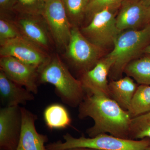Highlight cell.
I'll list each match as a JSON object with an SVG mask.
<instances>
[{
	"instance_id": "6da1fadb",
	"label": "cell",
	"mask_w": 150,
	"mask_h": 150,
	"mask_svg": "<svg viewBox=\"0 0 150 150\" xmlns=\"http://www.w3.org/2000/svg\"><path fill=\"white\" fill-rule=\"evenodd\" d=\"M79 118L89 117L93 126L87 129L89 137L109 134L114 137L129 139L131 118L127 110L109 97L86 94L79 106Z\"/></svg>"
},
{
	"instance_id": "44dd1931",
	"label": "cell",
	"mask_w": 150,
	"mask_h": 150,
	"mask_svg": "<svg viewBox=\"0 0 150 150\" xmlns=\"http://www.w3.org/2000/svg\"><path fill=\"white\" fill-rule=\"evenodd\" d=\"M150 139V111L131 118L129 139Z\"/></svg>"
},
{
	"instance_id": "d4e9b609",
	"label": "cell",
	"mask_w": 150,
	"mask_h": 150,
	"mask_svg": "<svg viewBox=\"0 0 150 150\" xmlns=\"http://www.w3.org/2000/svg\"><path fill=\"white\" fill-rule=\"evenodd\" d=\"M18 0H0L1 17H6L11 12L15 11Z\"/></svg>"
},
{
	"instance_id": "9c48e42d",
	"label": "cell",
	"mask_w": 150,
	"mask_h": 150,
	"mask_svg": "<svg viewBox=\"0 0 150 150\" xmlns=\"http://www.w3.org/2000/svg\"><path fill=\"white\" fill-rule=\"evenodd\" d=\"M1 56H11L40 70L50 60L48 52L21 37L8 41L0 47Z\"/></svg>"
},
{
	"instance_id": "30bf717a",
	"label": "cell",
	"mask_w": 150,
	"mask_h": 150,
	"mask_svg": "<svg viewBox=\"0 0 150 150\" xmlns=\"http://www.w3.org/2000/svg\"><path fill=\"white\" fill-rule=\"evenodd\" d=\"M0 69L11 80L34 94L38 93L39 70L11 56H1Z\"/></svg>"
},
{
	"instance_id": "ac0fdd59",
	"label": "cell",
	"mask_w": 150,
	"mask_h": 150,
	"mask_svg": "<svg viewBox=\"0 0 150 150\" xmlns=\"http://www.w3.org/2000/svg\"><path fill=\"white\" fill-rule=\"evenodd\" d=\"M124 73L139 85H150V56L133 60L124 69Z\"/></svg>"
},
{
	"instance_id": "8fae6325",
	"label": "cell",
	"mask_w": 150,
	"mask_h": 150,
	"mask_svg": "<svg viewBox=\"0 0 150 150\" xmlns=\"http://www.w3.org/2000/svg\"><path fill=\"white\" fill-rule=\"evenodd\" d=\"M21 107L4 106L0 109L1 150H16L17 147L21 129Z\"/></svg>"
},
{
	"instance_id": "83f0119b",
	"label": "cell",
	"mask_w": 150,
	"mask_h": 150,
	"mask_svg": "<svg viewBox=\"0 0 150 150\" xmlns=\"http://www.w3.org/2000/svg\"><path fill=\"white\" fill-rule=\"evenodd\" d=\"M147 6L150 8V0H142Z\"/></svg>"
},
{
	"instance_id": "7c38bea8",
	"label": "cell",
	"mask_w": 150,
	"mask_h": 150,
	"mask_svg": "<svg viewBox=\"0 0 150 150\" xmlns=\"http://www.w3.org/2000/svg\"><path fill=\"white\" fill-rule=\"evenodd\" d=\"M116 16L120 32L139 30L150 24V8L142 0H123Z\"/></svg>"
},
{
	"instance_id": "8992f818",
	"label": "cell",
	"mask_w": 150,
	"mask_h": 150,
	"mask_svg": "<svg viewBox=\"0 0 150 150\" xmlns=\"http://www.w3.org/2000/svg\"><path fill=\"white\" fill-rule=\"evenodd\" d=\"M117 11L105 9L94 15L87 25L80 30L91 42L103 50L114 46L120 33L117 27Z\"/></svg>"
},
{
	"instance_id": "4316f807",
	"label": "cell",
	"mask_w": 150,
	"mask_h": 150,
	"mask_svg": "<svg viewBox=\"0 0 150 150\" xmlns=\"http://www.w3.org/2000/svg\"><path fill=\"white\" fill-rule=\"evenodd\" d=\"M144 53L148 54V55H150V44L148 46H147L146 48H145Z\"/></svg>"
},
{
	"instance_id": "484cf974",
	"label": "cell",
	"mask_w": 150,
	"mask_h": 150,
	"mask_svg": "<svg viewBox=\"0 0 150 150\" xmlns=\"http://www.w3.org/2000/svg\"><path fill=\"white\" fill-rule=\"evenodd\" d=\"M66 150H100L96 149H91L88 148H76L74 149H69Z\"/></svg>"
},
{
	"instance_id": "2e32d148",
	"label": "cell",
	"mask_w": 150,
	"mask_h": 150,
	"mask_svg": "<svg viewBox=\"0 0 150 150\" xmlns=\"http://www.w3.org/2000/svg\"><path fill=\"white\" fill-rule=\"evenodd\" d=\"M138 86L129 76L115 80H111L108 83L110 97L124 110H128Z\"/></svg>"
},
{
	"instance_id": "3957f363",
	"label": "cell",
	"mask_w": 150,
	"mask_h": 150,
	"mask_svg": "<svg viewBox=\"0 0 150 150\" xmlns=\"http://www.w3.org/2000/svg\"><path fill=\"white\" fill-rule=\"evenodd\" d=\"M150 43V24L142 29L127 30L120 33L113 49L107 55L115 62L109 74L111 80L121 78L126 66L139 58Z\"/></svg>"
},
{
	"instance_id": "d6986e66",
	"label": "cell",
	"mask_w": 150,
	"mask_h": 150,
	"mask_svg": "<svg viewBox=\"0 0 150 150\" xmlns=\"http://www.w3.org/2000/svg\"><path fill=\"white\" fill-rule=\"evenodd\" d=\"M127 111L131 118L150 111V85H139Z\"/></svg>"
},
{
	"instance_id": "603a6c76",
	"label": "cell",
	"mask_w": 150,
	"mask_h": 150,
	"mask_svg": "<svg viewBox=\"0 0 150 150\" xmlns=\"http://www.w3.org/2000/svg\"><path fill=\"white\" fill-rule=\"evenodd\" d=\"M123 0H89L86 12V16L90 21L95 14L110 9L117 11L120 8ZM85 16V17H86Z\"/></svg>"
},
{
	"instance_id": "cb8c5ba5",
	"label": "cell",
	"mask_w": 150,
	"mask_h": 150,
	"mask_svg": "<svg viewBox=\"0 0 150 150\" xmlns=\"http://www.w3.org/2000/svg\"><path fill=\"white\" fill-rule=\"evenodd\" d=\"M45 5L44 0H18L15 11L19 13L42 16Z\"/></svg>"
},
{
	"instance_id": "ba28073f",
	"label": "cell",
	"mask_w": 150,
	"mask_h": 150,
	"mask_svg": "<svg viewBox=\"0 0 150 150\" xmlns=\"http://www.w3.org/2000/svg\"><path fill=\"white\" fill-rule=\"evenodd\" d=\"M18 13V16L12 19L23 37L48 53L52 51L55 44L43 17Z\"/></svg>"
},
{
	"instance_id": "f1b7e54d",
	"label": "cell",
	"mask_w": 150,
	"mask_h": 150,
	"mask_svg": "<svg viewBox=\"0 0 150 150\" xmlns=\"http://www.w3.org/2000/svg\"><path fill=\"white\" fill-rule=\"evenodd\" d=\"M146 150H150V142L149 144V146H148L147 147V148L146 149Z\"/></svg>"
},
{
	"instance_id": "e0dca14e",
	"label": "cell",
	"mask_w": 150,
	"mask_h": 150,
	"mask_svg": "<svg viewBox=\"0 0 150 150\" xmlns=\"http://www.w3.org/2000/svg\"><path fill=\"white\" fill-rule=\"evenodd\" d=\"M43 117L46 126L50 130L66 129L71 124L68 110L59 103H53L47 106L43 112Z\"/></svg>"
},
{
	"instance_id": "9a60e30c",
	"label": "cell",
	"mask_w": 150,
	"mask_h": 150,
	"mask_svg": "<svg viewBox=\"0 0 150 150\" xmlns=\"http://www.w3.org/2000/svg\"><path fill=\"white\" fill-rule=\"evenodd\" d=\"M0 96L5 106L25 105L34 99V94L9 79L0 70Z\"/></svg>"
},
{
	"instance_id": "4fadbf2b",
	"label": "cell",
	"mask_w": 150,
	"mask_h": 150,
	"mask_svg": "<svg viewBox=\"0 0 150 150\" xmlns=\"http://www.w3.org/2000/svg\"><path fill=\"white\" fill-rule=\"evenodd\" d=\"M112 58L106 55L101 58L91 69L81 75V81L86 94L109 97L108 76L114 64Z\"/></svg>"
},
{
	"instance_id": "7402d4cb",
	"label": "cell",
	"mask_w": 150,
	"mask_h": 150,
	"mask_svg": "<svg viewBox=\"0 0 150 150\" xmlns=\"http://www.w3.org/2000/svg\"><path fill=\"white\" fill-rule=\"evenodd\" d=\"M21 37L22 35L12 19L1 17L0 46L10 40Z\"/></svg>"
},
{
	"instance_id": "f546056e",
	"label": "cell",
	"mask_w": 150,
	"mask_h": 150,
	"mask_svg": "<svg viewBox=\"0 0 150 150\" xmlns=\"http://www.w3.org/2000/svg\"><path fill=\"white\" fill-rule=\"evenodd\" d=\"M44 1H46V0H44Z\"/></svg>"
},
{
	"instance_id": "ffe728a7",
	"label": "cell",
	"mask_w": 150,
	"mask_h": 150,
	"mask_svg": "<svg viewBox=\"0 0 150 150\" xmlns=\"http://www.w3.org/2000/svg\"><path fill=\"white\" fill-rule=\"evenodd\" d=\"M67 16L73 26L81 24L86 16L89 0H61Z\"/></svg>"
},
{
	"instance_id": "52a82bcc",
	"label": "cell",
	"mask_w": 150,
	"mask_h": 150,
	"mask_svg": "<svg viewBox=\"0 0 150 150\" xmlns=\"http://www.w3.org/2000/svg\"><path fill=\"white\" fill-rule=\"evenodd\" d=\"M42 16L48 25L55 46L66 50L73 26L61 0H46Z\"/></svg>"
},
{
	"instance_id": "5bb4252c",
	"label": "cell",
	"mask_w": 150,
	"mask_h": 150,
	"mask_svg": "<svg viewBox=\"0 0 150 150\" xmlns=\"http://www.w3.org/2000/svg\"><path fill=\"white\" fill-rule=\"evenodd\" d=\"M22 125L18 145L16 150H47L46 135L38 132L35 126L37 115L24 107H21Z\"/></svg>"
},
{
	"instance_id": "277c9868",
	"label": "cell",
	"mask_w": 150,
	"mask_h": 150,
	"mask_svg": "<svg viewBox=\"0 0 150 150\" xmlns=\"http://www.w3.org/2000/svg\"><path fill=\"white\" fill-rule=\"evenodd\" d=\"M64 142L59 141L46 145L47 150H66L76 148H88L100 150H146L150 139L135 140L122 139L107 134L93 137L82 136L75 138L69 133L63 136Z\"/></svg>"
},
{
	"instance_id": "5b68a950",
	"label": "cell",
	"mask_w": 150,
	"mask_h": 150,
	"mask_svg": "<svg viewBox=\"0 0 150 150\" xmlns=\"http://www.w3.org/2000/svg\"><path fill=\"white\" fill-rule=\"evenodd\" d=\"M103 49L88 40L77 26H73L66 50L68 61L81 74L93 68L101 59Z\"/></svg>"
},
{
	"instance_id": "7a4b0ae2",
	"label": "cell",
	"mask_w": 150,
	"mask_h": 150,
	"mask_svg": "<svg viewBox=\"0 0 150 150\" xmlns=\"http://www.w3.org/2000/svg\"><path fill=\"white\" fill-rule=\"evenodd\" d=\"M46 83L53 85L57 96L71 107H79L86 94L81 81L73 76L57 55L39 70V83Z\"/></svg>"
}]
</instances>
